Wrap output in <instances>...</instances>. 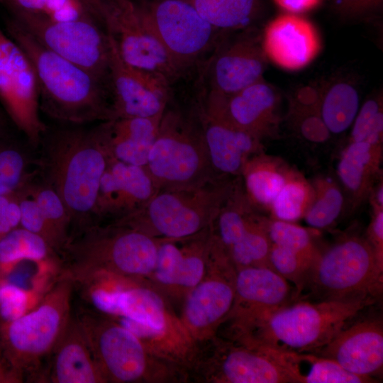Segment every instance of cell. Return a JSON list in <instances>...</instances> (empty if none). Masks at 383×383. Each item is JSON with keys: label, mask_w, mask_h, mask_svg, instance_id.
<instances>
[{"label": "cell", "mask_w": 383, "mask_h": 383, "mask_svg": "<svg viewBox=\"0 0 383 383\" xmlns=\"http://www.w3.org/2000/svg\"><path fill=\"white\" fill-rule=\"evenodd\" d=\"M11 14L46 48L109 83V37L95 18L58 21L40 13Z\"/></svg>", "instance_id": "7c38bea8"}, {"label": "cell", "mask_w": 383, "mask_h": 383, "mask_svg": "<svg viewBox=\"0 0 383 383\" xmlns=\"http://www.w3.org/2000/svg\"><path fill=\"white\" fill-rule=\"evenodd\" d=\"M104 27L127 64L170 84L184 74L146 23L133 0H105Z\"/></svg>", "instance_id": "9a60e30c"}, {"label": "cell", "mask_w": 383, "mask_h": 383, "mask_svg": "<svg viewBox=\"0 0 383 383\" xmlns=\"http://www.w3.org/2000/svg\"><path fill=\"white\" fill-rule=\"evenodd\" d=\"M93 16L103 23L105 0H82Z\"/></svg>", "instance_id": "681fc988"}, {"label": "cell", "mask_w": 383, "mask_h": 383, "mask_svg": "<svg viewBox=\"0 0 383 383\" xmlns=\"http://www.w3.org/2000/svg\"><path fill=\"white\" fill-rule=\"evenodd\" d=\"M181 72L199 65L225 34L184 0H133Z\"/></svg>", "instance_id": "8fae6325"}, {"label": "cell", "mask_w": 383, "mask_h": 383, "mask_svg": "<svg viewBox=\"0 0 383 383\" xmlns=\"http://www.w3.org/2000/svg\"><path fill=\"white\" fill-rule=\"evenodd\" d=\"M313 195L314 190L306 181L289 173L270 209L276 219L293 222L304 216Z\"/></svg>", "instance_id": "d590c367"}, {"label": "cell", "mask_w": 383, "mask_h": 383, "mask_svg": "<svg viewBox=\"0 0 383 383\" xmlns=\"http://www.w3.org/2000/svg\"><path fill=\"white\" fill-rule=\"evenodd\" d=\"M6 120L2 113L0 111V138L6 136Z\"/></svg>", "instance_id": "816d5d0a"}, {"label": "cell", "mask_w": 383, "mask_h": 383, "mask_svg": "<svg viewBox=\"0 0 383 383\" xmlns=\"http://www.w3.org/2000/svg\"><path fill=\"white\" fill-rule=\"evenodd\" d=\"M76 316L106 382L165 379L163 358L118 321L96 310L81 309Z\"/></svg>", "instance_id": "9c48e42d"}, {"label": "cell", "mask_w": 383, "mask_h": 383, "mask_svg": "<svg viewBox=\"0 0 383 383\" xmlns=\"http://www.w3.org/2000/svg\"><path fill=\"white\" fill-rule=\"evenodd\" d=\"M11 13L45 14L49 0H4Z\"/></svg>", "instance_id": "7dc6e473"}, {"label": "cell", "mask_w": 383, "mask_h": 383, "mask_svg": "<svg viewBox=\"0 0 383 383\" xmlns=\"http://www.w3.org/2000/svg\"><path fill=\"white\" fill-rule=\"evenodd\" d=\"M5 30L28 57L38 84L40 110L67 123L112 119L109 84L48 50L12 17Z\"/></svg>", "instance_id": "6da1fadb"}, {"label": "cell", "mask_w": 383, "mask_h": 383, "mask_svg": "<svg viewBox=\"0 0 383 383\" xmlns=\"http://www.w3.org/2000/svg\"><path fill=\"white\" fill-rule=\"evenodd\" d=\"M0 101L29 144L39 146L47 128L40 115L36 75L27 55L1 26Z\"/></svg>", "instance_id": "5bb4252c"}, {"label": "cell", "mask_w": 383, "mask_h": 383, "mask_svg": "<svg viewBox=\"0 0 383 383\" xmlns=\"http://www.w3.org/2000/svg\"><path fill=\"white\" fill-rule=\"evenodd\" d=\"M226 32L217 44L205 68L207 88L203 97L228 96L263 78L267 58L262 32L255 28Z\"/></svg>", "instance_id": "2e32d148"}, {"label": "cell", "mask_w": 383, "mask_h": 383, "mask_svg": "<svg viewBox=\"0 0 383 383\" xmlns=\"http://www.w3.org/2000/svg\"><path fill=\"white\" fill-rule=\"evenodd\" d=\"M212 354L200 359L198 368L206 382L220 383H293L277 352L211 339Z\"/></svg>", "instance_id": "e0dca14e"}, {"label": "cell", "mask_w": 383, "mask_h": 383, "mask_svg": "<svg viewBox=\"0 0 383 383\" xmlns=\"http://www.w3.org/2000/svg\"><path fill=\"white\" fill-rule=\"evenodd\" d=\"M22 189L7 204L0 215V239L10 231L20 226L21 210L19 198Z\"/></svg>", "instance_id": "bcb514c9"}, {"label": "cell", "mask_w": 383, "mask_h": 383, "mask_svg": "<svg viewBox=\"0 0 383 383\" xmlns=\"http://www.w3.org/2000/svg\"><path fill=\"white\" fill-rule=\"evenodd\" d=\"M215 28L226 32L251 26L259 0H184Z\"/></svg>", "instance_id": "d6a6232c"}, {"label": "cell", "mask_w": 383, "mask_h": 383, "mask_svg": "<svg viewBox=\"0 0 383 383\" xmlns=\"http://www.w3.org/2000/svg\"><path fill=\"white\" fill-rule=\"evenodd\" d=\"M145 167L110 158L94 209L95 224L118 220L143 208L158 191Z\"/></svg>", "instance_id": "7402d4cb"}, {"label": "cell", "mask_w": 383, "mask_h": 383, "mask_svg": "<svg viewBox=\"0 0 383 383\" xmlns=\"http://www.w3.org/2000/svg\"><path fill=\"white\" fill-rule=\"evenodd\" d=\"M279 96L264 78L228 96L203 97L200 109L261 140L273 135L280 121Z\"/></svg>", "instance_id": "d6986e66"}, {"label": "cell", "mask_w": 383, "mask_h": 383, "mask_svg": "<svg viewBox=\"0 0 383 383\" xmlns=\"http://www.w3.org/2000/svg\"><path fill=\"white\" fill-rule=\"evenodd\" d=\"M367 240L374 250L379 267L383 270V209L375 204Z\"/></svg>", "instance_id": "f6af8a7d"}, {"label": "cell", "mask_w": 383, "mask_h": 383, "mask_svg": "<svg viewBox=\"0 0 383 383\" xmlns=\"http://www.w3.org/2000/svg\"><path fill=\"white\" fill-rule=\"evenodd\" d=\"M382 0H335V6L340 14L351 18L372 16L380 10Z\"/></svg>", "instance_id": "ee69618b"}, {"label": "cell", "mask_w": 383, "mask_h": 383, "mask_svg": "<svg viewBox=\"0 0 383 383\" xmlns=\"http://www.w3.org/2000/svg\"><path fill=\"white\" fill-rule=\"evenodd\" d=\"M30 192L38 204L52 235L53 247L61 256L71 237V218L58 194L45 182L29 187Z\"/></svg>", "instance_id": "e575fe53"}, {"label": "cell", "mask_w": 383, "mask_h": 383, "mask_svg": "<svg viewBox=\"0 0 383 383\" xmlns=\"http://www.w3.org/2000/svg\"><path fill=\"white\" fill-rule=\"evenodd\" d=\"M235 299L221 323L228 333L240 331L270 312L289 304L295 295L290 283L269 267L236 270Z\"/></svg>", "instance_id": "ffe728a7"}, {"label": "cell", "mask_w": 383, "mask_h": 383, "mask_svg": "<svg viewBox=\"0 0 383 383\" xmlns=\"http://www.w3.org/2000/svg\"><path fill=\"white\" fill-rule=\"evenodd\" d=\"M241 174L244 192L252 204L270 209L289 173L271 160L255 155L246 162Z\"/></svg>", "instance_id": "4dcf8cb0"}, {"label": "cell", "mask_w": 383, "mask_h": 383, "mask_svg": "<svg viewBox=\"0 0 383 383\" xmlns=\"http://www.w3.org/2000/svg\"><path fill=\"white\" fill-rule=\"evenodd\" d=\"M1 356L0 353V372H1Z\"/></svg>", "instance_id": "f5cc1de1"}, {"label": "cell", "mask_w": 383, "mask_h": 383, "mask_svg": "<svg viewBox=\"0 0 383 383\" xmlns=\"http://www.w3.org/2000/svg\"><path fill=\"white\" fill-rule=\"evenodd\" d=\"M293 383H370L376 380L355 374L335 360L313 353L277 350Z\"/></svg>", "instance_id": "83f0119b"}, {"label": "cell", "mask_w": 383, "mask_h": 383, "mask_svg": "<svg viewBox=\"0 0 383 383\" xmlns=\"http://www.w3.org/2000/svg\"><path fill=\"white\" fill-rule=\"evenodd\" d=\"M30 183L22 189L19 198L21 210L20 226L41 236L55 250L50 231L38 204L30 192L29 187Z\"/></svg>", "instance_id": "7bdbcfd3"}, {"label": "cell", "mask_w": 383, "mask_h": 383, "mask_svg": "<svg viewBox=\"0 0 383 383\" xmlns=\"http://www.w3.org/2000/svg\"><path fill=\"white\" fill-rule=\"evenodd\" d=\"M321 0H274L282 9L290 13H300L316 8Z\"/></svg>", "instance_id": "c3c4849f"}, {"label": "cell", "mask_w": 383, "mask_h": 383, "mask_svg": "<svg viewBox=\"0 0 383 383\" xmlns=\"http://www.w3.org/2000/svg\"><path fill=\"white\" fill-rule=\"evenodd\" d=\"M290 112L298 131L306 139L324 142L330 132L324 124L316 106L301 104L293 97L289 99Z\"/></svg>", "instance_id": "b9f144b4"}, {"label": "cell", "mask_w": 383, "mask_h": 383, "mask_svg": "<svg viewBox=\"0 0 383 383\" xmlns=\"http://www.w3.org/2000/svg\"><path fill=\"white\" fill-rule=\"evenodd\" d=\"M211 225L189 237L161 239L155 267L148 278L157 288L187 295L204 278L211 245Z\"/></svg>", "instance_id": "44dd1931"}, {"label": "cell", "mask_w": 383, "mask_h": 383, "mask_svg": "<svg viewBox=\"0 0 383 383\" xmlns=\"http://www.w3.org/2000/svg\"><path fill=\"white\" fill-rule=\"evenodd\" d=\"M161 239L116 221L90 226L69 240L59 276L74 284L94 274L145 281L155 269Z\"/></svg>", "instance_id": "277c9868"}, {"label": "cell", "mask_w": 383, "mask_h": 383, "mask_svg": "<svg viewBox=\"0 0 383 383\" xmlns=\"http://www.w3.org/2000/svg\"><path fill=\"white\" fill-rule=\"evenodd\" d=\"M43 295L0 277V322H10L22 316L33 309Z\"/></svg>", "instance_id": "60d3db41"}, {"label": "cell", "mask_w": 383, "mask_h": 383, "mask_svg": "<svg viewBox=\"0 0 383 383\" xmlns=\"http://www.w3.org/2000/svg\"><path fill=\"white\" fill-rule=\"evenodd\" d=\"M162 114L100 122L97 127L110 157L145 167Z\"/></svg>", "instance_id": "4316f807"}, {"label": "cell", "mask_w": 383, "mask_h": 383, "mask_svg": "<svg viewBox=\"0 0 383 383\" xmlns=\"http://www.w3.org/2000/svg\"><path fill=\"white\" fill-rule=\"evenodd\" d=\"M50 357L43 378L46 382H106L77 316H72Z\"/></svg>", "instance_id": "d4e9b609"}, {"label": "cell", "mask_w": 383, "mask_h": 383, "mask_svg": "<svg viewBox=\"0 0 383 383\" xmlns=\"http://www.w3.org/2000/svg\"><path fill=\"white\" fill-rule=\"evenodd\" d=\"M235 274L223 248L211 241L206 274L186 295L180 320L194 342L216 336L233 304Z\"/></svg>", "instance_id": "4fadbf2b"}, {"label": "cell", "mask_w": 383, "mask_h": 383, "mask_svg": "<svg viewBox=\"0 0 383 383\" xmlns=\"http://www.w3.org/2000/svg\"><path fill=\"white\" fill-rule=\"evenodd\" d=\"M41 143L39 163L44 182L58 194L69 212L72 238L95 224L99 184L111 157L97 126L58 130L49 136L45 133Z\"/></svg>", "instance_id": "7a4b0ae2"}, {"label": "cell", "mask_w": 383, "mask_h": 383, "mask_svg": "<svg viewBox=\"0 0 383 383\" xmlns=\"http://www.w3.org/2000/svg\"><path fill=\"white\" fill-rule=\"evenodd\" d=\"M311 204L304 214L306 223L316 229L331 226L343 209L344 198L340 188L329 180L317 184Z\"/></svg>", "instance_id": "8d00e7d4"}, {"label": "cell", "mask_w": 383, "mask_h": 383, "mask_svg": "<svg viewBox=\"0 0 383 383\" xmlns=\"http://www.w3.org/2000/svg\"><path fill=\"white\" fill-rule=\"evenodd\" d=\"M267 60L291 71L309 65L321 50V39L316 26L294 13L277 16L262 32Z\"/></svg>", "instance_id": "cb8c5ba5"}, {"label": "cell", "mask_w": 383, "mask_h": 383, "mask_svg": "<svg viewBox=\"0 0 383 383\" xmlns=\"http://www.w3.org/2000/svg\"><path fill=\"white\" fill-rule=\"evenodd\" d=\"M199 111L213 171L221 176L240 175L246 162L260 150L261 140L199 107Z\"/></svg>", "instance_id": "484cf974"}, {"label": "cell", "mask_w": 383, "mask_h": 383, "mask_svg": "<svg viewBox=\"0 0 383 383\" xmlns=\"http://www.w3.org/2000/svg\"><path fill=\"white\" fill-rule=\"evenodd\" d=\"M319 114L330 133L340 134L353 124L360 107L355 86L343 79H335L318 88Z\"/></svg>", "instance_id": "f546056e"}, {"label": "cell", "mask_w": 383, "mask_h": 383, "mask_svg": "<svg viewBox=\"0 0 383 383\" xmlns=\"http://www.w3.org/2000/svg\"><path fill=\"white\" fill-rule=\"evenodd\" d=\"M381 145L351 143L342 152L337 173L342 184L354 197H363L370 190L379 169Z\"/></svg>", "instance_id": "f1b7e54d"}, {"label": "cell", "mask_w": 383, "mask_h": 383, "mask_svg": "<svg viewBox=\"0 0 383 383\" xmlns=\"http://www.w3.org/2000/svg\"><path fill=\"white\" fill-rule=\"evenodd\" d=\"M383 270L367 239L346 237L319 252L306 282L319 300L379 294ZM305 285V286H306Z\"/></svg>", "instance_id": "30bf717a"}, {"label": "cell", "mask_w": 383, "mask_h": 383, "mask_svg": "<svg viewBox=\"0 0 383 383\" xmlns=\"http://www.w3.org/2000/svg\"><path fill=\"white\" fill-rule=\"evenodd\" d=\"M109 37L111 120L149 118L163 113L169 104L171 84L158 74L125 62Z\"/></svg>", "instance_id": "ac0fdd59"}, {"label": "cell", "mask_w": 383, "mask_h": 383, "mask_svg": "<svg viewBox=\"0 0 383 383\" xmlns=\"http://www.w3.org/2000/svg\"><path fill=\"white\" fill-rule=\"evenodd\" d=\"M74 284L59 276L38 303L22 316L0 322V353L14 382L42 380L50 357L71 317Z\"/></svg>", "instance_id": "5b68a950"}, {"label": "cell", "mask_w": 383, "mask_h": 383, "mask_svg": "<svg viewBox=\"0 0 383 383\" xmlns=\"http://www.w3.org/2000/svg\"><path fill=\"white\" fill-rule=\"evenodd\" d=\"M144 281L95 274L74 284L94 310L118 321L136 335L148 348L150 342L162 341L172 333L173 318L157 289Z\"/></svg>", "instance_id": "ba28073f"}, {"label": "cell", "mask_w": 383, "mask_h": 383, "mask_svg": "<svg viewBox=\"0 0 383 383\" xmlns=\"http://www.w3.org/2000/svg\"><path fill=\"white\" fill-rule=\"evenodd\" d=\"M269 265L294 284L296 296H299L306 285L311 265L296 253L274 244L271 245Z\"/></svg>", "instance_id": "ab89813d"}, {"label": "cell", "mask_w": 383, "mask_h": 383, "mask_svg": "<svg viewBox=\"0 0 383 383\" xmlns=\"http://www.w3.org/2000/svg\"><path fill=\"white\" fill-rule=\"evenodd\" d=\"M355 374L376 380L383 370V326L366 319L347 326L318 351Z\"/></svg>", "instance_id": "603a6c76"}, {"label": "cell", "mask_w": 383, "mask_h": 383, "mask_svg": "<svg viewBox=\"0 0 383 383\" xmlns=\"http://www.w3.org/2000/svg\"><path fill=\"white\" fill-rule=\"evenodd\" d=\"M267 229L272 244L296 253L312 266L319 252L306 228L292 222L275 219L267 221Z\"/></svg>", "instance_id": "74e56055"}, {"label": "cell", "mask_w": 383, "mask_h": 383, "mask_svg": "<svg viewBox=\"0 0 383 383\" xmlns=\"http://www.w3.org/2000/svg\"><path fill=\"white\" fill-rule=\"evenodd\" d=\"M39 160L35 161L22 148L0 138V196L22 189L38 173Z\"/></svg>", "instance_id": "836d02e7"}, {"label": "cell", "mask_w": 383, "mask_h": 383, "mask_svg": "<svg viewBox=\"0 0 383 383\" xmlns=\"http://www.w3.org/2000/svg\"><path fill=\"white\" fill-rule=\"evenodd\" d=\"M145 168L159 190L194 186L218 176L210 162L198 108L186 113L166 106Z\"/></svg>", "instance_id": "52a82bcc"}, {"label": "cell", "mask_w": 383, "mask_h": 383, "mask_svg": "<svg viewBox=\"0 0 383 383\" xmlns=\"http://www.w3.org/2000/svg\"><path fill=\"white\" fill-rule=\"evenodd\" d=\"M374 204L382 207L383 206V186L379 185L375 192Z\"/></svg>", "instance_id": "f907efd6"}, {"label": "cell", "mask_w": 383, "mask_h": 383, "mask_svg": "<svg viewBox=\"0 0 383 383\" xmlns=\"http://www.w3.org/2000/svg\"><path fill=\"white\" fill-rule=\"evenodd\" d=\"M352 125V141L381 145L383 134L382 94L370 97L364 102Z\"/></svg>", "instance_id": "f35d334b"}, {"label": "cell", "mask_w": 383, "mask_h": 383, "mask_svg": "<svg viewBox=\"0 0 383 383\" xmlns=\"http://www.w3.org/2000/svg\"><path fill=\"white\" fill-rule=\"evenodd\" d=\"M237 180L218 175L194 186L160 189L143 208L114 221L157 238L193 235L213 223Z\"/></svg>", "instance_id": "8992f818"}, {"label": "cell", "mask_w": 383, "mask_h": 383, "mask_svg": "<svg viewBox=\"0 0 383 383\" xmlns=\"http://www.w3.org/2000/svg\"><path fill=\"white\" fill-rule=\"evenodd\" d=\"M375 296L360 294L340 299L287 304L256 321L232 341L252 348L292 353H314L327 344Z\"/></svg>", "instance_id": "3957f363"}, {"label": "cell", "mask_w": 383, "mask_h": 383, "mask_svg": "<svg viewBox=\"0 0 383 383\" xmlns=\"http://www.w3.org/2000/svg\"><path fill=\"white\" fill-rule=\"evenodd\" d=\"M50 260L61 258L44 238L21 226L0 239L1 277L21 261Z\"/></svg>", "instance_id": "1f68e13d"}]
</instances>
